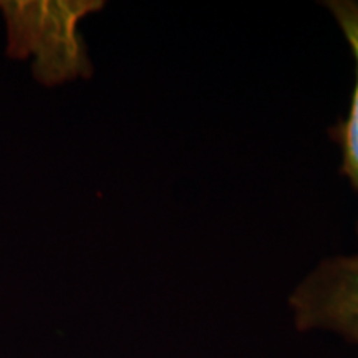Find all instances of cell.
<instances>
[{
    "label": "cell",
    "instance_id": "obj_1",
    "mask_svg": "<svg viewBox=\"0 0 358 358\" xmlns=\"http://www.w3.org/2000/svg\"><path fill=\"white\" fill-rule=\"evenodd\" d=\"M98 0L77 2H0L8 29L10 57H35L34 73L45 87L92 77L80 22L101 10Z\"/></svg>",
    "mask_w": 358,
    "mask_h": 358
},
{
    "label": "cell",
    "instance_id": "obj_2",
    "mask_svg": "<svg viewBox=\"0 0 358 358\" xmlns=\"http://www.w3.org/2000/svg\"><path fill=\"white\" fill-rule=\"evenodd\" d=\"M299 330H324L358 345V252L322 259L289 297Z\"/></svg>",
    "mask_w": 358,
    "mask_h": 358
},
{
    "label": "cell",
    "instance_id": "obj_3",
    "mask_svg": "<svg viewBox=\"0 0 358 358\" xmlns=\"http://www.w3.org/2000/svg\"><path fill=\"white\" fill-rule=\"evenodd\" d=\"M340 34L350 48L355 64V83L345 118L330 128V138L340 150V171L358 194V0H329L324 2ZM358 236V221H357Z\"/></svg>",
    "mask_w": 358,
    "mask_h": 358
}]
</instances>
